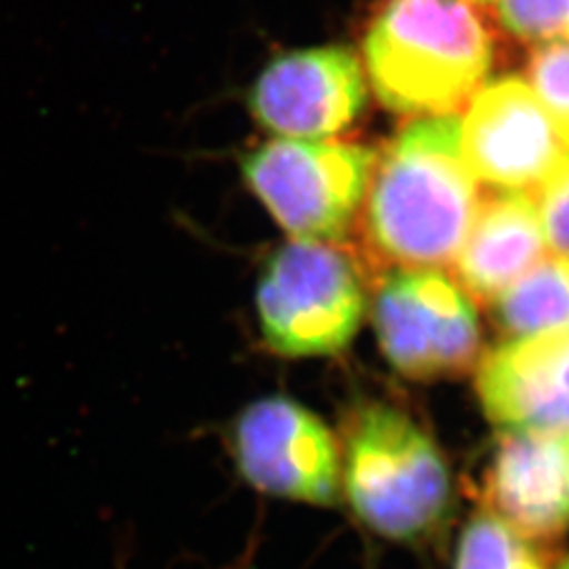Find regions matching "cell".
<instances>
[{
  "instance_id": "9c48e42d",
  "label": "cell",
  "mask_w": 569,
  "mask_h": 569,
  "mask_svg": "<svg viewBox=\"0 0 569 569\" xmlns=\"http://www.w3.org/2000/svg\"><path fill=\"white\" fill-rule=\"evenodd\" d=\"M460 148L477 182L531 194L563 157L549 114L519 77L483 84L460 121Z\"/></svg>"
},
{
  "instance_id": "d6986e66",
  "label": "cell",
  "mask_w": 569,
  "mask_h": 569,
  "mask_svg": "<svg viewBox=\"0 0 569 569\" xmlns=\"http://www.w3.org/2000/svg\"><path fill=\"white\" fill-rule=\"evenodd\" d=\"M470 2H488V0H470Z\"/></svg>"
},
{
  "instance_id": "5bb4252c",
  "label": "cell",
  "mask_w": 569,
  "mask_h": 569,
  "mask_svg": "<svg viewBox=\"0 0 569 569\" xmlns=\"http://www.w3.org/2000/svg\"><path fill=\"white\" fill-rule=\"evenodd\" d=\"M453 569H547V563L536 542L481 510L460 533Z\"/></svg>"
},
{
  "instance_id": "2e32d148",
  "label": "cell",
  "mask_w": 569,
  "mask_h": 569,
  "mask_svg": "<svg viewBox=\"0 0 569 569\" xmlns=\"http://www.w3.org/2000/svg\"><path fill=\"white\" fill-rule=\"evenodd\" d=\"M510 34L536 42H569V0H498Z\"/></svg>"
},
{
  "instance_id": "3957f363",
  "label": "cell",
  "mask_w": 569,
  "mask_h": 569,
  "mask_svg": "<svg viewBox=\"0 0 569 569\" xmlns=\"http://www.w3.org/2000/svg\"><path fill=\"white\" fill-rule=\"evenodd\" d=\"M340 451L346 498L371 531L413 542L441 526L451 507L448 462L406 411L387 403L357 409Z\"/></svg>"
},
{
  "instance_id": "5b68a950",
  "label": "cell",
  "mask_w": 569,
  "mask_h": 569,
  "mask_svg": "<svg viewBox=\"0 0 569 569\" xmlns=\"http://www.w3.org/2000/svg\"><path fill=\"white\" fill-rule=\"evenodd\" d=\"M373 164L361 143L274 138L244 154L241 173L291 239L333 243L366 203Z\"/></svg>"
},
{
  "instance_id": "e0dca14e",
  "label": "cell",
  "mask_w": 569,
  "mask_h": 569,
  "mask_svg": "<svg viewBox=\"0 0 569 569\" xmlns=\"http://www.w3.org/2000/svg\"><path fill=\"white\" fill-rule=\"evenodd\" d=\"M531 199L552 256L569 258V150L533 190Z\"/></svg>"
},
{
  "instance_id": "52a82bcc",
  "label": "cell",
  "mask_w": 569,
  "mask_h": 569,
  "mask_svg": "<svg viewBox=\"0 0 569 569\" xmlns=\"http://www.w3.org/2000/svg\"><path fill=\"white\" fill-rule=\"evenodd\" d=\"M232 456L244 481L268 496L319 507L340 498V446L298 401L268 397L244 407L232 427Z\"/></svg>"
},
{
  "instance_id": "7c38bea8",
  "label": "cell",
  "mask_w": 569,
  "mask_h": 569,
  "mask_svg": "<svg viewBox=\"0 0 569 569\" xmlns=\"http://www.w3.org/2000/svg\"><path fill=\"white\" fill-rule=\"evenodd\" d=\"M545 251L547 243L531 194L498 192L479 204L453 266L468 296L491 305L538 264Z\"/></svg>"
},
{
  "instance_id": "6da1fadb",
  "label": "cell",
  "mask_w": 569,
  "mask_h": 569,
  "mask_svg": "<svg viewBox=\"0 0 569 569\" xmlns=\"http://www.w3.org/2000/svg\"><path fill=\"white\" fill-rule=\"evenodd\" d=\"M366 230L390 264L439 270L453 264L479 211V183L460 148V119L406 124L376 159Z\"/></svg>"
},
{
  "instance_id": "7a4b0ae2",
  "label": "cell",
  "mask_w": 569,
  "mask_h": 569,
  "mask_svg": "<svg viewBox=\"0 0 569 569\" xmlns=\"http://www.w3.org/2000/svg\"><path fill=\"white\" fill-rule=\"evenodd\" d=\"M489 30L470 0H382L367 23L366 77L392 112L451 117L486 84Z\"/></svg>"
},
{
  "instance_id": "8fae6325",
  "label": "cell",
  "mask_w": 569,
  "mask_h": 569,
  "mask_svg": "<svg viewBox=\"0 0 569 569\" xmlns=\"http://www.w3.org/2000/svg\"><path fill=\"white\" fill-rule=\"evenodd\" d=\"M486 510L531 542L569 529V435L502 432L483 475Z\"/></svg>"
},
{
  "instance_id": "ac0fdd59",
  "label": "cell",
  "mask_w": 569,
  "mask_h": 569,
  "mask_svg": "<svg viewBox=\"0 0 569 569\" xmlns=\"http://www.w3.org/2000/svg\"><path fill=\"white\" fill-rule=\"evenodd\" d=\"M559 569H569V557L566 559V561H563V563H561V568Z\"/></svg>"
},
{
  "instance_id": "277c9868",
  "label": "cell",
  "mask_w": 569,
  "mask_h": 569,
  "mask_svg": "<svg viewBox=\"0 0 569 569\" xmlns=\"http://www.w3.org/2000/svg\"><path fill=\"white\" fill-rule=\"evenodd\" d=\"M357 264L331 243L291 239L270 253L256 287L262 338L281 357L345 350L366 315Z\"/></svg>"
},
{
  "instance_id": "ba28073f",
  "label": "cell",
  "mask_w": 569,
  "mask_h": 569,
  "mask_svg": "<svg viewBox=\"0 0 569 569\" xmlns=\"http://www.w3.org/2000/svg\"><path fill=\"white\" fill-rule=\"evenodd\" d=\"M366 103V70L345 47L287 51L268 61L247 93L253 121L291 140H327L357 121Z\"/></svg>"
},
{
  "instance_id": "30bf717a",
  "label": "cell",
  "mask_w": 569,
  "mask_h": 569,
  "mask_svg": "<svg viewBox=\"0 0 569 569\" xmlns=\"http://www.w3.org/2000/svg\"><path fill=\"white\" fill-rule=\"evenodd\" d=\"M475 388L500 432L569 435V331L496 346L481 357Z\"/></svg>"
},
{
  "instance_id": "9a60e30c",
  "label": "cell",
  "mask_w": 569,
  "mask_h": 569,
  "mask_svg": "<svg viewBox=\"0 0 569 569\" xmlns=\"http://www.w3.org/2000/svg\"><path fill=\"white\" fill-rule=\"evenodd\" d=\"M528 84L569 150V42H547L531 56Z\"/></svg>"
},
{
  "instance_id": "8992f818",
  "label": "cell",
  "mask_w": 569,
  "mask_h": 569,
  "mask_svg": "<svg viewBox=\"0 0 569 569\" xmlns=\"http://www.w3.org/2000/svg\"><path fill=\"white\" fill-rule=\"evenodd\" d=\"M373 327L388 363L411 380L453 378L479 359L477 308L441 270L390 272L373 300Z\"/></svg>"
},
{
  "instance_id": "4fadbf2b",
  "label": "cell",
  "mask_w": 569,
  "mask_h": 569,
  "mask_svg": "<svg viewBox=\"0 0 569 569\" xmlns=\"http://www.w3.org/2000/svg\"><path fill=\"white\" fill-rule=\"evenodd\" d=\"M491 305L512 338L569 331V258L545 256Z\"/></svg>"
}]
</instances>
